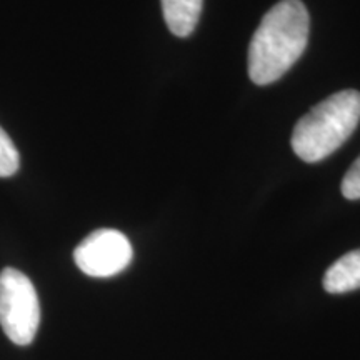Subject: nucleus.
<instances>
[{"mask_svg": "<svg viewBox=\"0 0 360 360\" xmlns=\"http://www.w3.org/2000/svg\"><path fill=\"white\" fill-rule=\"evenodd\" d=\"M310 19L300 0H282L265 13L249 47V77L269 85L285 75L309 42Z\"/></svg>", "mask_w": 360, "mask_h": 360, "instance_id": "1", "label": "nucleus"}, {"mask_svg": "<svg viewBox=\"0 0 360 360\" xmlns=\"http://www.w3.org/2000/svg\"><path fill=\"white\" fill-rule=\"evenodd\" d=\"M360 122V92L342 90L319 102L295 124L292 148L304 162H321L334 154Z\"/></svg>", "mask_w": 360, "mask_h": 360, "instance_id": "2", "label": "nucleus"}, {"mask_svg": "<svg viewBox=\"0 0 360 360\" xmlns=\"http://www.w3.org/2000/svg\"><path fill=\"white\" fill-rule=\"evenodd\" d=\"M0 326L17 345H29L40 326V302L32 281L20 270L0 272Z\"/></svg>", "mask_w": 360, "mask_h": 360, "instance_id": "3", "label": "nucleus"}, {"mask_svg": "<svg viewBox=\"0 0 360 360\" xmlns=\"http://www.w3.org/2000/svg\"><path fill=\"white\" fill-rule=\"evenodd\" d=\"M132 245L122 232L98 229L84 238L74 250L75 265L89 277H112L129 267Z\"/></svg>", "mask_w": 360, "mask_h": 360, "instance_id": "4", "label": "nucleus"}, {"mask_svg": "<svg viewBox=\"0 0 360 360\" xmlns=\"http://www.w3.org/2000/svg\"><path fill=\"white\" fill-rule=\"evenodd\" d=\"M322 283L328 294H347L360 289V249L335 260L327 269Z\"/></svg>", "mask_w": 360, "mask_h": 360, "instance_id": "5", "label": "nucleus"}, {"mask_svg": "<svg viewBox=\"0 0 360 360\" xmlns=\"http://www.w3.org/2000/svg\"><path fill=\"white\" fill-rule=\"evenodd\" d=\"M204 0H162V13L169 30L177 37H188L199 24Z\"/></svg>", "mask_w": 360, "mask_h": 360, "instance_id": "6", "label": "nucleus"}, {"mask_svg": "<svg viewBox=\"0 0 360 360\" xmlns=\"http://www.w3.org/2000/svg\"><path fill=\"white\" fill-rule=\"evenodd\" d=\"M19 150L13 146L12 139L0 127V177H12L19 170Z\"/></svg>", "mask_w": 360, "mask_h": 360, "instance_id": "7", "label": "nucleus"}, {"mask_svg": "<svg viewBox=\"0 0 360 360\" xmlns=\"http://www.w3.org/2000/svg\"><path fill=\"white\" fill-rule=\"evenodd\" d=\"M342 195L349 200L360 199V155L359 159L350 165L344 180H342Z\"/></svg>", "mask_w": 360, "mask_h": 360, "instance_id": "8", "label": "nucleus"}]
</instances>
